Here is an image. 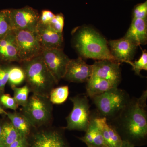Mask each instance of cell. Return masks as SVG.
I'll list each match as a JSON object with an SVG mask.
<instances>
[{"instance_id": "1", "label": "cell", "mask_w": 147, "mask_h": 147, "mask_svg": "<svg viewBox=\"0 0 147 147\" xmlns=\"http://www.w3.org/2000/svg\"><path fill=\"white\" fill-rule=\"evenodd\" d=\"M147 91L138 98H131L127 105L115 119L108 122L120 135L136 146L142 144L147 137Z\"/></svg>"}, {"instance_id": "2", "label": "cell", "mask_w": 147, "mask_h": 147, "mask_svg": "<svg viewBox=\"0 0 147 147\" xmlns=\"http://www.w3.org/2000/svg\"><path fill=\"white\" fill-rule=\"evenodd\" d=\"M71 34L73 47L82 57L116 61L110 53L107 40L93 28L76 27Z\"/></svg>"}, {"instance_id": "3", "label": "cell", "mask_w": 147, "mask_h": 147, "mask_svg": "<svg viewBox=\"0 0 147 147\" xmlns=\"http://www.w3.org/2000/svg\"><path fill=\"white\" fill-rule=\"evenodd\" d=\"M21 63L30 91L34 94L49 97L50 92L58 83L47 68L42 54Z\"/></svg>"}, {"instance_id": "4", "label": "cell", "mask_w": 147, "mask_h": 147, "mask_svg": "<svg viewBox=\"0 0 147 147\" xmlns=\"http://www.w3.org/2000/svg\"><path fill=\"white\" fill-rule=\"evenodd\" d=\"M91 99L97 109L98 116L105 118L109 122L118 117L131 98L127 92L116 87Z\"/></svg>"}, {"instance_id": "5", "label": "cell", "mask_w": 147, "mask_h": 147, "mask_svg": "<svg viewBox=\"0 0 147 147\" xmlns=\"http://www.w3.org/2000/svg\"><path fill=\"white\" fill-rule=\"evenodd\" d=\"M53 104L49 97L33 94L29 97L26 104L22 107V114L32 127H40L51 121Z\"/></svg>"}, {"instance_id": "6", "label": "cell", "mask_w": 147, "mask_h": 147, "mask_svg": "<svg viewBox=\"0 0 147 147\" xmlns=\"http://www.w3.org/2000/svg\"><path fill=\"white\" fill-rule=\"evenodd\" d=\"M73 104L71 112L66 119V129L86 131L90 121V111L87 95H79L70 98Z\"/></svg>"}, {"instance_id": "7", "label": "cell", "mask_w": 147, "mask_h": 147, "mask_svg": "<svg viewBox=\"0 0 147 147\" xmlns=\"http://www.w3.org/2000/svg\"><path fill=\"white\" fill-rule=\"evenodd\" d=\"M18 56L21 62L41 55L43 51L36 32L13 30Z\"/></svg>"}, {"instance_id": "8", "label": "cell", "mask_w": 147, "mask_h": 147, "mask_svg": "<svg viewBox=\"0 0 147 147\" xmlns=\"http://www.w3.org/2000/svg\"><path fill=\"white\" fill-rule=\"evenodd\" d=\"M13 30L35 32L40 14L36 9L26 6L21 8L10 9Z\"/></svg>"}, {"instance_id": "9", "label": "cell", "mask_w": 147, "mask_h": 147, "mask_svg": "<svg viewBox=\"0 0 147 147\" xmlns=\"http://www.w3.org/2000/svg\"><path fill=\"white\" fill-rule=\"evenodd\" d=\"M42 55L47 68L59 83L63 79L70 59L63 49H44Z\"/></svg>"}, {"instance_id": "10", "label": "cell", "mask_w": 147, "mask_h": 147, "mask_svg": "<svg viewBox=\"0 0 147 147\" xmlns=\"http://www.w3.org/2000/svg\"><path fill=\"white\" fill-rule=\"evenodd\" d=\"M111 55L119 63H125L131 65L137 46L134 42L123 37L120 39L108 42Z\"/></svg>"}, {"instance_id": "11", "label": "cell", "mask_w": 147, "mask_h": 147, "mask_svg": "<svg viewBox=\"0 0 147 147\" xmlns=\"http://www.w3.org/2000/svg\"><path fill=\"white\" fill-rule=\"evenodd\" d=\"M120 64L108 60L98 61L92 65V76L105 79L119 86L121 80Z\"/></svg>"}, {"instance_id": "12", "label": "cell", "mask_w": 147, "mask_h": 147, "mask_svg": "<svg viewBox=\"0 0 147 147\" xmlns=\"http://www.w3.org/2000/svg\"><path fill=\"white\" fill-rule=\"evenodd\" d=\"M92 74V66L81 57L70 59L63 79L69 82L82 83L88 82Z\"/></svg>"}, {"instance_id": "13", "label": "cell", "mask_w": 147, "mask_h": 147, "mask_svg": "<svg viewBox=\"0 0 147 147\" xmlns=\"http://www.w3.org/2000/svg\"><path fill=\"white\" fill-rule=\"evenodd\" d=\"M36 32L43 50L63 49L64 42L63 33L55 30L49 24H43L40 22Z\"/></svg>"}, {"instance_id": "14", "label": "cell", "mask_w": 147, "mask_h": 147, "mask_svg": "<svg viewBox=\"0 0 147 147\" xmlns=\"http://www.w3.org/2000/svg\"><path fill=\"white\" fill-rule=\"evenodd\" d=\"M95 122L102 133L106 147H120L122 139L115 129L110 124L107 119L99 116H94Z\"/></svg>"}, {"instance_id": "15", "label": "cell", "mask_w": 147, "mask_h": 147, "mask_svg": "<svg viewBox=\"0 0 147 147\" xmlns=\"http://www.w3.org/2000/svg\"><path fill=\"white\" fill-rule=\"evenodd\" d=\"M32 147H67L62 134L56 130L42 131L34 137Z\"/></svg>"}, {"instance_id": "16", "label": "cell", "mask_w": 147, "mask_h": 147, "mask_svg": "<svg viewBox=\"0 0 147 147\" xmlns=\"http://www.w3.org/2000/svg\"><path fill=\"white\" fill-rule=\"evenodd\" d=\"M137 46L146 44L147 19H132L131 25L124 36Z\"/></svg>"}, {"instance_id": "17", "label": "cell", "mask_w": 147, "mask_h": 147, "mask_svg": "<svg viewBox=\"0 0 147 147\" xmlns=\"http://www.w3.org/2000/svg\"><path fill=\"white\" fill-rule=\"evenodd\" d=\"M0 59L9 62H21L13 30L4 38L0 40Z\"/></svg>"}, {"instance_id": "18", "label": "cell", "mask_w": 147, "mask_h": 147, "mask_svg": "<svg viewBox=\"0 0 147 147\" xmlns=\"http://www.w3.org/2000/svg\"><path fill=\"white\" fill-rule=\"evenodd\" d=\"M94 117L92 115L89 124L84 137L79 139L87 146L92 147H106L102 133L95 122Z\"/></svg>"}, {"instance_id": "19", "label": "cell", "mask_w": 147, "mask_h": 147, "mask_svg": "<svg viewBox=\"0 0 147 147\" xmlns=\"http://www.w3.org/2000/svg\"><path fill=\"white\" fill-rule=\"evenodd\" d=\"M118 86V85L105 79L91 76L87 82L86 95L92 98L96 96L101 94Z\"/></svg>"}, {"instance_id": "20", "label": "cell", "mask_w": 147, "mask_h": 147, "mask_svg": "<svg viewBox=\"0 0 147 147\" xmlns=\"http://www.w3.org/2000/svg\"><path fill=\"white\" fill-rule=\"evenodd\" d=\"M13 126L21 135L27 136L30 131L31 125L22 113H7V115Z\"/></svg>"}, {"instance_id": "21", "label": "cell", "mask_w": 147, "mask_h": 147, "mask_svg": "<svg viewBox=\"0 0 147 147\" xmlns=\"http://www.w3.org/2000/svg\"><path fill=\"white\" fill-rule=\"evenodd\" d=\"M21 135L10 122H6L3 124L1 136L5 147H8Z\"/></svg>"}, {"instance_id": "22", "label": "cell", "mask_w": 147, "mask_h": 147, "mask_svg": "<svg viewBox=\"0 0 147 147\" xmlns=\"http://www.w3.org/2000/svg\"><path fill=\"white\" fill-rule=\"evenodd\" d=\"M13 30L10 9L0 10V40L4 38Z\"/></svg>"}, {"instance_id": "23", "label": "cell", "mask_w": 147, "mask_h": 147, "mask_svg": "<svg viewBox=\"0 0 147 147\" xmlns=\"http://www.w3.org/2000/svg\"><path fill=\"white\" fill-rule=\"evenodd\" d=\"M69 94L68 86H62L54 88L50 92L49 100L52 104H62L67 99Z\"/></svg>"}, {"instance_id": "24", "label": "cell", "mask_w": 147, "mask_h": 147, "mask_svg": "<svg viewBox=\"0 0 147 147\" xmlns=\"http://www.w3.org/2000/svg\"><path fill=\"white\" fill-rule=\"evenodd\" d=\"M25 81V74L22 67L12 66L9 71L8 82L11 86H17Z\"/></svg>"}, {"instance_id": "25", "label": "cell", "mask_w": 147, "mask_h": 147, "mask_svg": "<svg viewBox=\"0 0 147 147\" xmlns=\"http://www.w3.org/2000/svg\"><path fill=\"white\" fill-rule=\"evenodd\" d=\"M13 92V98L16 100L17 104L22 107H24L26 104L29 93L30 92L29 87L26 84L25 86L18 88L17 86L11 87Z\"/></svg>"}, {"instance_id": "26", "label": "cell", "mask_w": 147, "mask_h": 147, "mask_svg": "<svg viewBox=\"0 0 147 147\" xmlns=\"http://www.w3.org/2000/svg\"><path fill=\"white\" fill-rule=\"evenodd\" d=\"M132 66V70L135 74L141 76L142 70H147V53L146 50L143 51V53L138 60L132 62L130 65Z\"/></svg>"}, {"instance_id": "27", "label": "cell", "mask_w": 147, "mask_h": 147, "mask_svg": "<svg viewBox=\"0 0 147 147\" xmlns=\"http://www.w3.org/2000/svg\"><path fill=\"white\" fill-rule=\"evenodd\" d=\"M1 104L6 108L16 111L18 105L13 97L9 94H2L0 96Z\"/></svg>"}, {"instance_id": "28", "label": "cell", "mask_w": 147, "mask_h": 147, "mask_svg": "<svg viewBox=\"0 0 147 147\" xmlns=\"http://www.w3.org/2000/svg\"><path fill=\"white\" fill-rule=\"evenodd\" d=\"M147 1L135 6L132 12V19L141 18L147 19Z\"/></svg>"}, {"instance_id": "29", "label": "cell", "mask_w": 147, "mask_h": 147, "mask_svg": "<svg viewBox=\"0 0 147 147\" xmlns=\"http://www.w3.org/2000/svg\"><path fill=\"white\" fill-rule=\"evenodd\" d=\"M48 24L55 30L63 33L64 26V17L63 14L61 13L56 14Z\"/></svg>"}, {"instance_id": "30", "label": "cell", "mask_w": 147, "mask_h": 147, "mask_svg": "<svg viewBox=\"0 0 147 147\" xmlns=\"http://www.w3.org/2000/svg\"><path fill=\"white\" fill-rule=\"evenodd\" d=\"M55 14L50 11L43 10L40 16L39 22L43 24H48L50 21L55 17Z\"/></svg>"}, {"instance_id": "31", "label": "cell", "mask_w": 147, "mask_h": 147, "mask_svg": "<svg viewBox=\"0 0 147 147\" xmlns=\"http://www.w3.org/2000/svg\"><path fill=\"white\" fill-rule=\"evenodd\" d=\"M27 136L21 135L16 141L7 147H28Z\"/></svg>"}, {"instance_id": "32", "label": "cell", "mask_w": 147, "mask_h": 147, "mask_svg": "<svg viewBox=\"0 0 147 147\" xmlns=\"http://www.w3.org/2000/svg\"><path fill=\"white\" fill-rule=\"evenodd\" d=\"M134 145L127 140H123V143L120 147H134Z\"/></svg>"}, {"instance_id": "33", "label": "cell", "mask_w": 147, "mask_h": 147, "mask_svg": "<svg viewBox=\"0 0 147 147\" xmlns=\"http://www.w3.org/2000/svg\"><path fill=\"white\" fill-rule=\"evenodd\" d=\"M3 93L0 91V96ZM0 114L3 115H7V112H6L5 110H4L2 105L1 104V102H0Z\"/></svg>"}, {"instance_id": "34", "label": "cell", "mask_w": 147, "mask_h": 147, "mask_svg": "<svg viewBox=\"0 0 147 147\" xmlns=\"http://www.w3.org/2000/svg\"><path fill=\"white\" fill-rule=\"evenodd\" d=\"M3 124L1 123H0V147H5L3 143L1 136L2 127Z\"/></svg>"}, {"instance_id": "35", "label": "cell", "mask_w": 147, "mask_h": 147, "mask_svg": "<svg viewBox=\"0 0 147 147\" xmlns=\"http://www.w3.org/2000/svg\"><path fill=\"white\" fill-rule=\"evenodd\" d=\"M5 87L3 86L2 83L0 79V91L1 92H3L4 91Z\"/></svg>"}, {"instance_id": "36", "label": "cell", "mask_w": 147, "mask_h": 147, "mask_svg": "<svg viewBox=\"0 0 147 147\" xmlns=\"http://www.w3.org/2000/svg\"><path fill=\"white\" fill-rule=\"evenodd\" d=\"M87 147H92L90 146H87Z\"/></svg>"}, {"instance_id": "37", "label": "cell", "mask_w": 147, "mask_h": 147, "mask_svg": "<svg viewBox=\"0 0 147 147\" xmlns=\"http://www.w3.org/2000/svg\"></svg>"}]
</instances>
